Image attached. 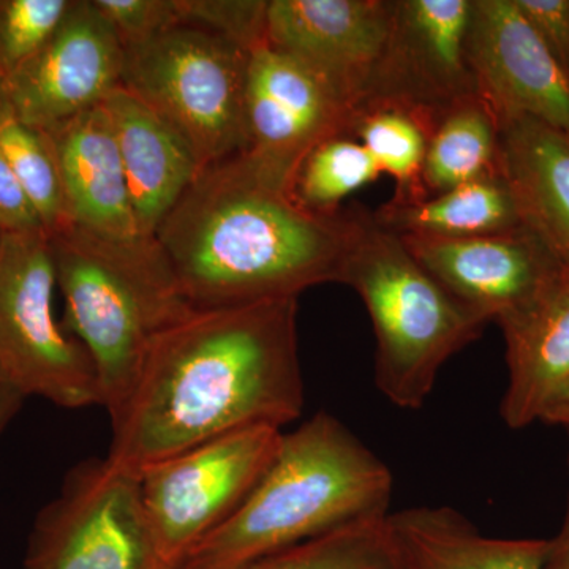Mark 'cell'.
Segmentation results:
<instances>
[{
  "label": "cell",
  "instance_id": "34",
  "mask_svg": "<svg viewBox=\"0 0 569 569\" xmlns=\"http://www.w3.org/2000/svg\"><path fill=\"white\" fill-rule=\"evenodd\" d=\"M541 421L548 422V425L565 427L569 433V385L565 388V391L557 397L556 402L549 407V410L546 411Z\"/></svg>",
  "mask_w": 569,
  "mask_h": 569
},
{
  "label": "cell",
  "instance_id": "19",
  "mask_svg": "<svg viewBox=\"0 0 569 569\" xmlns=\"http://www.w3.org/2000/svg\"><path fill=\"white\" fill-rule=\"evenodd\" d=\"M500 151L522 223L569 271V133L537 119H508Z\"/></svg>",
  "mask_w": 569,
  "mask_h": 569
},
{
  "label": "cell",
  "instance_id": "3",
  "mask_svg": "<svg viewBox=\"0 0 569 569\" xmlns=\"http://www.w3.org/2000/svg\"><path fill=\"white\" fill-rule=\"evenodd\" d=\"M395 479L332 415L283 433L244 503L182 569H233L358 520L389 515Z\"/></svg>",
  "mask_w": 569,
  "mask_h": 569
},
{
  "label": "cell",
  "instance_id": "22",
  "mask_svg": "<svg viewBox=\"0 0 569 569\" xmlns=\"http://www.w3.org/2000/svg\"><path fill=\"white\" fill-rule=\"evenodd\" d=\"M500 126L478 96L452 104L427 144L422 197H436L463 183L500 176Z\"/></svg>",
  "mask_w": 569,
  "mask_h": 569
},
{
  "label": "cell",
  "instance_id": "11",
  "mask_svg": "<svg viewBox=\"0 0 569 569\" xmlns=\"http://www.w3.org/2000/svg\"><path fill=\"white\" fill-rule=\"evenodd\" d=\"M246 118V156L291 190L306 157L320 142L347 134L353 112L320 74L264 41L247 63Z\"/></svg>",
  "mask_w": 569,
  "mask_h": 569
},
{
  "label": "cell",
  "instance_id": "8",
  "mask_svg": "<svg viewBox=\"0 0 569 569\" xmlns=\"http://www.w3.org/2000/svg\"><path fill=\"white\" fill-rule=\"evenodd\" d=\"M22 569H173L157 548L140 478L107 458L71 468L33 520Z\"/></svg>",
  "mask_w": 569,
  "mask_h": 569
},
{
  "label": "cell",
  "instance_id": "18",
  "mask_svg": "<svg viewBox=\"0 0 569 569\" xmlns=\"http://www.w3.org/2000/svg\"><path fill=\"white\" fill-rule=\"evenodd\" d=\"M508 388L501 417L511 429L541 421L569 385V271L561 268L538 298L500 325Z\"/></svg>",
  "mask_w": 569,
  "mask_h": 569
},
{
  "label": "cell",
  "instance_id": "29",
  "mask_svg": "<svg viewBox=\"0 0 569 569\" xmlns=\"http://www.w3.org/2000/svg\"><path fill=\"white\" fill-rule=\"evenodd\" d=\"M123 48L182 26L181 0H92Z\"/></svg>",
  "mask_w": 569,
  "mask_h": 569
},
{
  "label": "cell",
  "instance_id": "16",
  "mask_svg": "<svg viewBox=\"0 0 569 569\" xmlns=\"http://www.w3.org/2000/svg\"><path fill=\"white\" fill-rule=\"evenodd\" d=\"M44 134L58 164L69 223L116 241L144 238L138 230L121 153L102 104Z\"/></svg>",
  "mask_w": 569,
  "mask_h": 569
},
{
  "label": "cell",
  "instance_id": "21",
  "mask_svg": "<svg viewBox=\"0 0 569 569\" xmlns=\"http://www.w3.org/2000/svg\"><path fill=\"white\" fill-rule=\"evenodd\" d=\"M370 213L376 223L392 233L419 238H479L508 233L523 224L503 174L463 183L422 200H389Z\"/></svg>",
  "mask_w": 569,
  "mask_h": 569
},
{
  "label": "cell",
  "instance_id": "12",
  "mask_svg": "<svg viewBox=\"0 0 569 569\" xmlns=\"http://www.w3.org/2000/svg\"><path fill=\"white\" fill-rule=\"evenodd\" d=\"M471 6L473 0H392L387 48L359 107L395 103L441 116L478 96L467 61Z\"/></svg>",
  "mask_w": 569,
  "mask_h": 569
},
{
  "label": "cell",
  "instance_id": "23",
  "mask_svg": "<svg viewBox=\"0 0 569 569\" xmlns=\"http://www.w3.org/2000/svg\"><path fill=\"white\" fill-rule=\"evenodd\" d=\"M443 116V114H441ZM441 116L395 103H366L355 111L348 137L361 142L381 174L395 179L391 200H422L427 144Z\"/></svg>",
  "mask_w": 569,
  "mask_h": 569
},
{
  "label": "cell",
  "instance_id": "25",
  "mask_svg": "<svg viewBox=\"0 0 569 569\" xmlns=\"http://www.w3.org/2000/svg\"><path fill=\"white\" fill-rule=\"evenodd\" d=\"M378 176L380 168L365 146L348 134H337L306 157L291 182V194L307 211L337 216L347 197Z\"/></svg>",
  "mask_w": 569,
  "mask_h": 569
},
{
  "label": "cell",
  "instance_id": "32",
  "mask_svg": "<svg viewBox=\"0 0 569 569\" xmlns=\"http://www.w3.org/2000/svg\"><path fill=\"white\" fill-rule=\"evenodd\" d=\"M542 569H569V498L561 529L556 538L549 539L548 556Z\"/></svg>",
  "mask_w": 569,
  "mask_h": 569
},
{
  "label": "cell",
  "instance_id": "7",
  "mask_svg": "<svg viewBox=\"0 0 569 569\" xmlns=\"http://www.w3.org/2000/svg\"><path fill=\"white\" fill-rule=\"evenodd\" d=\"M54 260L44 231L3 233L0 242V383L77 410L100 406L84 347L54 313Z\"/></svg>",
  "mask_w": 569,
  "mask_h": 569
},
{
  "label": "cell",
  "instance_id": "35",
  "mask_svg": "<svg viewBox=\"0 0 569 569\" xmlns=\"http://www.w3.org/2000/svg\"><path fill=\"white\" fill-rule=\"evenodd\" d=\"M2 236H3V231H2V228H0V242H2Z\"/></svg>",
  "mask_w": 569,
  "mask_h": 569
},
{
  "label": "cell",
  "instance_id": "20",
  "mask_svg": "<svg viewBox=\"0 0 569 569\" xmlns=\"http://www.w3.org/2000/svg\"><path fill=\"white\" fill-rule=\"evenodd\" d=\"M406 569H542L549 539L486 537L456 509L419 507L389 515Z\"/></svg>",
  "mask_w": 569,
  "mask_h": 569
},
{
  "label": "cell",
  "instance_id": "14",
  "mask_svg": "<svg viewBox=\"0 0 569 569\" xmlns=\"http://www.w3.org/2000/svg\"><path fill=\"white\" fill-rule=\"evenodd\" d=\"M391 22V0H268L266 43L320 74L355 114Z\"/></svg>",
  "mask_w": 569,
  "mask_h": 569
},
{
  "label": "cell",
  "instance_id": "1",
  "mask_svg": "<svg viewBox=\"0 0 569 569\" xmlns=\"http://www.w3.org/2000/svg\"><path fill=\"white\" fill-rule=\"evenodd\" d=\"M298 299L194 310L153 340L104 458L144 468L239 430L301 417Z\"/></svg>",
  "mask_w": 569,
  "mask_h": 569
},
{
  "label": "cell",
  "instance_id": "9",
  "mask_svg": "<svg viewBox=\"0 0 569 569\" xmlns=\"http://www.w3.org/2000/svg\"><path fill=\"white\" fill-rule=\"evenodd\" d=\"M283 432L239 430L140 471L142 505L168 567L183 563L244 503L279 449Z\"/></svg>",
  "mask_w": 569,
  "mask_h": 569
},
{
  "label": "cell",
  "instance_id": "27",
  "mask_svg": "<svg viewBox=\"0 0 569 569\" xmlns=\"http://www.w3.org/2000/svg\"><path fill=\"white\" fill-rule=\"evenodd\" d=\"M73 0H0V74L31 59L54 36Z\"/></svg>",
  "mask_w": 569,
  "mask_h": 569
},
{
  "label": "cell",
  "instance_id": "10",
  "mask_svg": "<svg viewBox=\"0 0 569 569\" xmlns=\"http://www.w3.org/2000/svg\"><path fill=\"white\" fill-rule=\"evenodd\" d=\"M123 62L126 48L107 18L92 0H74L47 44L0 74V88L26 126L48 133L121 88Z\"/></svg>",
  "mask_w": 569,
  "mask_h": 569
},
{
  "label": "cell",
  "instance_id": "6",
  "mask_svg": "<svg viewBox=\"0 0 569 569\" xmlns=\"http://www.w3.org/2000/svg\"><path fill=\"white\" fill-rule=\"evenodd\" d=\"M250 51L206 29L176 26L126 47L122 88L189 141L203 168L249 148Z\"/></svg>",
  "mask_w": 569,
  "mask_h": 569
},
{
  "label": "cell",
  "instance_id": "4",
  "mask_svg": "<svg viewBox=\"0 0 569 569\" xmlns=\"http://www.w3.org/2000/svg\"><path fill=\"white\" fill-rule=\"evenodd\" d=\"M69 335L88 351L110 419L129 402L156 337L193 306L156 238L116 241L62 224L47 234Z\"/></svg>",
  "mask_w": 569,
  "mask_h": 569
},
{
  "label": "cell",
  "instance_id": "5",
  "mask_svg": "<svg viewBox=\"0 0 569 569\" xmlns=\"http://www.w3.org/2000/svg\"><path fill=\"white\" fill-rule=\"evenodd\" d=\"M340 283L358 293L372 320L377 388L403 410L425 406L443 366L489 325L367 211Z\"/></svg>",
  "mask_w": 569,
  "mask_h": 569
},
{
  "label": "cell",
  "instance_id": "13",
  "mask_svg": "<svg viewBox=\"0 0 569 569\" xmlns=\"http://www.w3.org/2000/svg\"><path fill=\"white\" fill-rule=\"evenodd\" d=\"M467 61L498 126L531 118L569 133V77L516 0H473Z\"/></svg>",
  "mask_w": 569,
  "mask_h": 569
},
{
  "label": "cell",
  "instance_id": "26",
  "mask_svg": "<svg viewBox=\"0 0 569 569\" xmlns=\"http://www.w3.org/2000/svg\"><path fill=\"white\" fill-rule=\"evenodd\" d=\"M0 151L36 208L44 233L69 223L58 164L47 134L14 114L0 88Z\"/></svg>",
  "mask_w": 569,
  "mask_h": 569
},
{
  "label": "cell",
  "instance_id": "28",
  "mask_svg": "<svg viewBox=\"0 0 569 569\" xmlns=\"http://www.w3.org/2000/svg\"><path fill=\"white\" fill-rule=\"evenodd\" d=\"M182 26L206 29L252 51L266 41L268 0H181Z\"/></svg>",
  "mask_w": 569,
  "mask_h": 569
},
{
  "label": "cell",
  "instance_id": "15",
  "mask_svg": "<svg viewBox=\"0 0 569 569\" xmlns=\"http://www.w3.org/2000/svg\"><path fill=\"white\" fill-rule=\"evenodd\" d=\"M400 239L449 293L498 326L529 307L561 269L526 224L508 233L479 238Z\"/></svg>",
  "mask_w": 569,
  "mask_h": 569
},
{
  "label": "cell",
  "instance_id": "30",
  "mask_svg": "<svg viewBox=\"0 0 569 569\" xmlns=\"http://www.w3.org/2000/svg\"><path fill=\"white\" fill-rule=\"evenodd\" d=\"M539 39L569 77V0H516Z\"/></svg>",
  "mask_w": 569,
  "mask_h": 569
},
{
  "label": "cell",
  "instance_id": "2",
  "mask_svg": "<svg viewBox=\"0 0 569 569\" xmlns=\"http://www.w3.org/2000/svg\"><path fill=\"white\" fill-rule=\"evenodd\" d=\"M362 213L307 211L242 152L203 168L156 239L193 309H222L340 283Z\"/></svg>",
  "mask_w": 569,
  "mask_h": 569
},
{
  "label": "cell",
  "instance_id": "33",
  "mask_svg": "<svg viewBox=\"0 0 569 569\" xmlns=\"http://www.w3.org/2000/svg\"><path fill=\"white\" fill-rule=\"evenodd\" d=\"M24 400L26 397H22L20 392L7 387V385L0 383V433L10 425L11 419L17 417Z\"/></svg>",
  "mask_w": 569,
  "mask_h": 569
},
{
  "label": "cell",
  "instance_id": "24",
  "mask_svg": "<svg viewBox=\"0 0 569 569\" xmlns=\"http://www.w3.org/2000/svg\"><path fill=\"white\" fill-rule=\"evenodd\" d=\"M389 515L358 520L233 569H406Z\"/></svg>",
  "mask_w": 569,
  "mask_h": 569
},
{
  "label": "cell",
  "instance_id": "17",
  "mask_svg": "<svg viewBox=\"0 0 569 569\" xmlns=\"http://www.w3.org/2000/svg\"><path fill=\"white\" fill-rule=\"evenodd\" d=\"M102 107L121 153L138 230L144 238H156L203 164L170 122L122 86Z\"/></svg>",
  "mask_w": 569,
  "mask_h": 569
},
{
  "label": "cell",
  "instance_id": "31",
  "mask_svg": "<svg viewBox=\"0 0 569 569\" xmlns=\"http://www.w3.org/2000/svg\"><path fill=\"white\" fill-rule=\"evenodd\" d=\"M0 228L3 233L44 231L28 193L0 151Z\"/></svg>",
  "mask_w": 569,
  "mask_h": 569
}]
</instances>
